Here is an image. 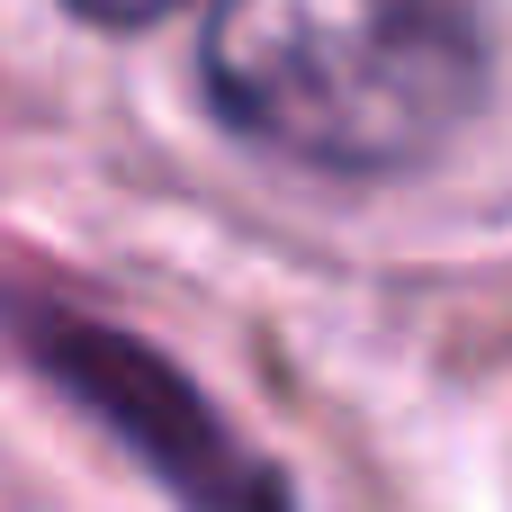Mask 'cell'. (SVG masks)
<instances>
[{
    "mask_svg": "<svg viewBox=\"0 0 512 512\" xmlns=\"http://www.w3.org/2000/svg\"><path fill=\"white\" fill-rule=\"evenodd\" d=\"M198 90L216 126L297 171L387 180L477 117L486 18L477 0H216Z\"/></svg>",
    "mask_w": 512,
    "mask_h": 512,
    "instance_id": "1",
    "label": "cell"
},
{
    "mask_svg": "<svg viewBox=\"0 0 512 512\" xmlns=\"http://www.w3.org/2000/svg\"><path fill=\"white\" fill-rule=\"evenodd\" d=\"M18 351L27 369L81 405L180 512H297V486L216 414V396L153 342L81 315V306H18Z\"/></svg>",
    "mask_w": 512,
    "mask_h": 512,
    "instance_id": "2",
    "label": "cell"
},
{
    "mask_svg": "<svg viewBox=\"0 0 512 512\" xmlns=\"http://www.w3.org/2000/svg\"><path fill=\"white\" fill-rule=\"evenodd\" d=\"M63 9H81L90 27H153V18H171L189 0H63Z\"/></svg>",
    "mask_w": 512,
    "mask_h": 512,
    "instance_id": "3",
    "label": "cell"
}]
</instances>
